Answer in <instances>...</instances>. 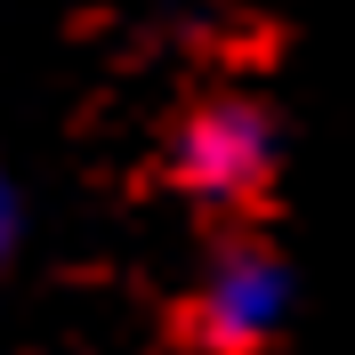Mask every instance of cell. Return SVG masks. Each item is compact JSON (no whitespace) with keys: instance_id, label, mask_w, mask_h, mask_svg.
<instances>
[{"instance_id":"obj_1","label":"cell","mask_w":355,"mask_h":355,"mask_svg":"<svg viewBox=\"0 0 355 355\" xmlns=\"http://www.w3.org/2000/svg\"><path fill=\"white\" fill-rule=\"evenodd\" d=\"M275 162H283V137H275V113L259 97H210L170 137V178H178V194H194L202 210L259 202Z\"/></svg>"},{"instance_id":"obj_2","label":"cell","mask_w":355,"mask_h":355,"mask_svg":"<svg viewBox=\"0 0 355 355\" xmlns=\"http://www.w3.org/2000/svg\"><path fill=\"white\" fill-rule=\"evenodd\" d=\"M283 315H291V266L266 243L234 234V243L210 250V266L194 283V339L210 355H259L283 331Z\"/></svg>"},{"instance_id":"obj_3","label":"cell","mask_w":355,"mask_h":355,"mask_svg":"<svg viewBox=\"0 0 355 355\" xmlns=\"http://www.w3.org/2000/svg\"><path fill=\"white\" fill-rule=\"evenodd\" d=\"M17 226H24V202H17V178L0 170V266H8V250H17Z\"/></svg>"}]
</instances>
